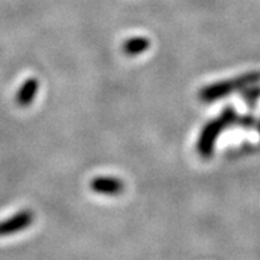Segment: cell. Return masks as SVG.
<instances>
[{"instance_id":"6da1fadb","label":"cell","mask_w":260,"mask_h":260,"mask_svg":"<svg viewBox=\"0 0 260 260\" xmlns=\"http://www.w3.org/2000/svg\"><path fill=\"white\" fill-rule=\"evenodd\" d=\"M238 115L233 107H226L222 111V114L214 120L209 122L205 125L202 129L200 139L197 143V151L202 157H210L213 155V149H214V144L217 142L218 136L221 135L224 129L230 127V125L237 124Z\"/></svg>"},{"instance_id":"ba28073f","label":"cell","mask_w":260,"mask_h":260,"mask_svg":"<svg viewBox=\"0 0 260 260\" xmlns=\"http://www.w3.org/2000/svg\"><path fill=\"white\" fill-rule=\"evenodd\" d=\"M237 124L242 125L244 128H250L255 124V119L252 116H238Z\"/></svg>"},{"instance_id":"3957f363","label":"cell","mask_w":260,"mask_h":260,"mask_svg":"<svg viewBox=\"0 0 260 260\" xmlns=\"http://www.w3.org/2000/svg\"><path fill=\"white\" fill-rule=\"evenodd\" d=\"M35 215L30 210H23L19 211L13 217L4 219L0 222V238L2 237H8L15 233L25 230L26 228H29L32 224Z\"/></svg>"},{"instance_id":"277c9868","label":"cell","mask_w":260,"mask_h":260,"mask_svg":"<svg viewBox=\"0 0 260 260\" xmlns=\"http://www.w3.org/2000/svg\"><path fill=\"white\" fill-rule=\"evenodd\" d=\"M90 188L98 194L105 196H119L124 190V184L120 178L110 177V176H99L92 178L90 182Z\"/></svg>"},{"instance_id":"5b68a950","label":"cell","mask_w":260,"mask_h":260,"mask_svg":"<svg viewBox=\"0 0 260 260\" xmlns=\"http://www.w3.org/2000/svg\"><path fill=\"white\" fill-rule=\"evenodd\" d=\"M39 91V81L36 78L26 79L16 92V103L21 107H26L35 101Z\"/></svg>"},{"instance_id":"8992f818","label":"cell","mask_w":260,"mask_h":260,"mask_svg":"<svg viewBox=\"0 0 260 260\" xmlns=\"http://www.w3.org/2000/svg\"><path fill=\"white\" fill-rule=\"evenodd\" d=\"M149 45H151V41L145 37H132V39L124 41L122 50L127 56L134 57L139 56L147 49H149Z\"/></svg>"},{"instance_id":"7a4b0ae2","label":"cell","mask_w":260,"mask_h":260,"mask_svg":"<svg viewBox=\"0 0 260 260\" xmlns=\"http://www.w3.org/2000/svg\"><path fill=\"white\" fill-rule=\"evenodd\" d=\"M260 81V73H248L246 76L238 77L235 79H229L223 82H218L214 85L206 86L200 91V99L202 102H214L219 98H224L231 92L243 90L247 86L255 85Z\"/></svg>"},{"instance_id":"9c48e42d","label":"cell","mask_w":260,"mask_h":260,"mask_svg":"<svg viewBox=\"0 0 260 260\" xmlns=\"http://www.w3.org/2000/svg\"><path fill=\"white\" fill-rule=\"evenodd\" d=\"M257 131H259V132H260V122H259V123H257Z\"/></svg>"},{"instance_id":"52a82bcc","label":"cell","mask_w":260,"mask_h":260,"mask_svg":"<svg viewBox=\"0 0 260 260\" xmlns=\"http://www.w3.org/2000/svg\"><path fill=\"white\" fill-rule=\"evenodd\" d=\"M243 98L248 105H255L257 99L260 98V87L259 86L251 85L243 89Z\"/></svg>"}]
</instances>
